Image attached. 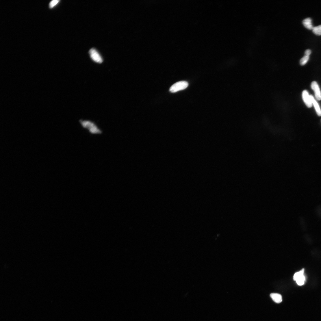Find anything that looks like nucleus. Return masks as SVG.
Returning a JSON list of instances; mask_svg holds the SVG:
<instances>
[{"mask_svg":"<svg viewBox=\"0 0 321 321\" xmlns=\"http://www.w3.org/2000/svg\"><path fill=\"white\" fill-rule=\"evenodd\" d=\"M312 30L313 32L316 35L318 36L321 35V25L313 27Z\"/></svg>","mask_w":321,"mask_h":321,"instance_id":"10","label":"nucleus"},{"mask_svg":"<svg viewBox=\"0 0 321 321\" xmlns=\"http://www.w3.org/2000/svg\"><path fill=\"white\" fill-rule=\"evenodd\" d=\"M59 1H58V0H54V1H51L49 3V7L50 8H53L57 4Z\"/></svg>","mask_w":321,"mask_h":321,"instance_id":"12","label":"nucleus"},{"mask_svg":"<svg viewBox=\"0 0 321 321\" xmlns=\"http://www.w3.org/2000/svg\"><path fill=\"white\" fill-rule=\"evenodd\" d=\"M310 96L313 105L314 107L317 115L319 116H321V110L318 103L312 95H310Z\"/></svg>","mask_w":321,"mask_h":321,"instance_id":"7","label":"nucleus"},{"mask_svg":"<svg viewBox=\"0 0 321 321\" xmlns=\"http://www.w3.org/2000/svg\"><path fill=\"white\" fill-rule=\"evenodd\" d=\"M302 97L303 101L306 106L309 108L312 107V101L310 96L307 90H304L302 93Z\"/></svg>","mask_w":321,"mask_h":321,"instance_id":"6","label":"nucleus"},{"mask_svg":"<svg viewBox=\"0 0 321 321\" xmlns=\"http://www.w3.org/2000/svg\"><path fill=\"white\" fill-rule=\"evenodd\" d=\"M303 24L304 26L309 29H312L313 27L312 23V19L310 18L304 19L303 21Z\"/></svg>","mask_w":321,"mask_h":321,"instance_id":"8","label":"nucleus"},{"mask_svg":"<svg viewBox=\"0 0 321 321\" xmlns=\"http://www.w3.org/2000/svg\"><path fill=\"white\" fill-rule=\"evenodd\" d=\"M305 272V269L303 268L301 270L295 273L294 276V280L299 286L303 285L305 283L306 278Z\"/></svg>","mask_w":321,"mask_h":321,"instance_id":"2","label":"nucleus"},{"mask_svg":"<svg viewBox=\"0 0 321 321\" xmlns=\"http://www.w3.org/2000/svg\"><path fill=\"white\" fill-rule=\"evenodd\" d=\"M311 51L309 49L306 50L305 52V55H306L309 56V55L311 54Z\"/></svg>","mask_w":321,"mask_h":321,"instance_id":"13","label":"nucleus"},{"mask_svg":"<svg viewBox=\"0 0 321 321\" xmlns=\"http://www.w3.org/2000/svg\"><path fill=\"white\" fill-rule=\"evenodd\" d=\"M91 58L96 63L101 64L103 62V59L97 51L94 49H91L89 52Z\"/></svg>","mask_w":321,"mask_h":321,"instance_id":"4","label":"nucleus"},{"mask_svg":"<svg viewBox=\"0 0 321 321\" xmlns=\"http://www.w3.org/2000/svg\"><path fill=\"white\" fill-rule=\"evenodd\" d=\"M80 122L82 127L87 129L91 133L100 134L102 133V131L94 122L87 120H81Z\"/></svg>","mask_w":321,"mask_h":321,"instance_id":"1","label":"nucleus"},{"mask_svg":"<svg viewBox=\"0 0 321 321\" xmlns=\"http://www.w3.org/2000/svg\"><path fill=\"white\" fill-rule=\"evenodd\" d=\"M270 296L273 301L276 303H280L282 301V296L280 294L274 293H272L270 294Z\"/></svg>","mask_w":321,"mask_h":321,"instance_id":"9","label":"nucleus"},{"mask_svg":"<svg viewBox=\"0 0 321 321\" xmlns=\"http://www.w3.org/2000/svg\"><path fill=\"white\" fill-rule=\"evenodd\" d=\"M309 59V56L305 55L300 60V63L302 66L305 65L308 61Z\"/></svg>","mask_w":321,"mask_h":321,"instance_id":"11","label":"nucleus"},{"mask_svg":"<svg viewBox=\"0 0 321 321\" xmlns=\"http://www.w3.org/2000/svg\"><path fill=\"white\" fill-rule=\"evenodd\" d=\"M311 86L314 92L316 99L318 100H321V92L317 83L316 81H313Z\"/></svg>","mask_w":321,"mask_h":321,"instance_id":"5","label":"nucleus"},{"mask_svg":"<svg viewBox=\"0 0 321 321\" xmlns=\"http://www.w3.org/2000/svg\"><path fill=\"white\" fill-rule=\"evenodd\" d=\"M188 83L185 81H180L173 84L170 89V91L174 93L180 90H183L188 86Z\"/></svg>","mask_w":321,"mask_h":321,"instance_id":"3","label":"nucleus"}]
</instances>
